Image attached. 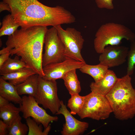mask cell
Here are the masks:
<instances>
[{"label": "cell", "instance_id": "1", "mask_svg": "<svg viewBox=\"0 0 135 135\" xmlns=\"http://www.w3.org/2000/svg\"><path fill=\"white\" fill-rule=\"evenodd\" d=\"M8 4L16 22L21 28L35 26H55L75 22L76 18L69 11L57 6H46L38 0H2Z\"/></svg>", "mask_w": 135, "mask_h": 135}, {"label": "cell", "instance_id": "2", "mask_svg": "<svg viewBox=\"0 0 135 135\" xmlns=\"http://www.w3.org/2000/svg\"><path fill=\"white\" fill-rule=\"evenodd\" d=\"M48 29L47 27L38 26L17 30L8 36L6 46L0 50V54L9 52L12 56L20 57L29 67L43 77L42 52Z\"/></svg>", "mask_w": 135, "mask_h": 135}, {"label": "cell", "instance_id": "3", "mask_svg": "<svg viewBox=\"0 0 135 135\" xmlns=\"http://www.w3.org/2000/svg\"><path fill=\"white\" fill-rule=\"evenodd\" d=\"M115 118L123 120L135 116V90L130 76L126 74L118 79L106 96Z\"/></svg>", "mask_w": 135, "mask_h": 135}, {"label": "cell", "instance_id": "4", "mask_svg": "<svg viewBox=\"0 0 135 135\" xmlns=\"http://www.w3.org/2000/svg\"><path fill=\"white\" fill-rule=\"evenodd\" d=\"M130 42L135 40V34L123 25L109 22L102 25L95 35L94 45L96 52L101 54L107 46L119 45L123 39Z\"/></svg>", "mask_w": 135, "mask_h": 135}, {"label": "cell", "instance_id": "5", "mask_svg": "<svg viewBox=\"0 0 135 135\" xmlns=\"http://www.w3.org/2000/svg\"><path fill=\"white\" fill-rule=\"evenodd\" d=\"M85 96L83 107L78 114L81 118H88L98 120H104L108 118L112 112L106 96L92 92Z\"/></svg>", "mask_w": 135, "mask_h": 135}, {"label": "cell", "instance_id": "6", "mask_svg": "<svg viewBox=\"0 0 135 135\" xmlns=\"http://www.w3.org/2000/svg\"><path fill=\"white\" fill-rule=\"evenodd\" d=\"M44 52L43 54V67L51 64L63 61L66 56L64 46L60 39L56 28L52 26L47 30L44 40Z\"/></svg>", "mask_w": 135, "mask_h": 135}, {"label": "cell", "instance_id": "7", "mask_svg": "<svg viewBox=\"0 0 135 135\" xmlns=\"http://www.w3.org/2000/svg\"><path fill=\"white\" fill-rule=\"evenodd\" d=\"M65 49L67 57L86 63L81 54L84 40L81 33L74 28H63L61 25L55 26Z\"/></svg>", "mask_w": 135, "mask_h": 135}, {"label": "cell", "instance_id": "8", "mask_svg": "<svg viewBox=\"0 0 135 135\" xmlns=\"http://www.w3.org/2000/svg\"><path fill=\"white\" fill-rule=\"evenodd\" d=\"M57 92L56 80H46L39 75L38 90L34 97L39 104L53 114H56L61 106Z\"/></svg>", "mask_w": 135, "mask_h": 135}, {"label": "cell", "instance_id": "9", "mask_svg": "<svg viewBox=\"0 0 135 135\" xmlns=\"http://www.w3.org/2000/svg\"><path fill=\"white\" fill-rule=\"evenodd\" d=\"M22 98V102L19 104V108L24 118L31 117L38 124H42L44 128L50 122L58 120L57 116L50 115L40 106L34 97L24 96Z\"/></svg>", "mask_w": 135, "mask_h": 135}, {"label": "cell", "instance_id": "10", "mask_svg": "<svg viewBox=\"0 0 135 135\" xmlns=\"http://www.w3.org/2000/svg\"><path fill=\"white\" fill-rule=\"evenodd\" d=\"M82 62L68 58L61 62L50 64L43 67L44 76L42 78L48 80L62 79L69 71L80 69L86 64Z\"/></svg>", "mask_w": 135, "mask_h": 135}, {"label": "cell", "instance_id": "11", "mask_svg": "<svg viewBox=\"0 0 135 135\" xmlns=\"http://www.w3.org/2000/svg\"><path fill=\"white\" fill-rule=\"evenodd\" d=\"M128 50V48L119 45L106 47L99 56V63L108 68L121 65L126 61Z\"/></svg>", "mask_w": 135, "mask_h": 135}, {"label": "cell", "instance_id": "12", "mask_svg": "<svg viewBox=\"0 0 135 135\" xmlns=\"http://www.w3.org/2000/svg\"><path fill=\"white\" fill-rule=\"evenodd\" d=\"M61 104L60 108L56 114H62L65 119V123L61 132L62 134L79 135L83 134L88 128V123L76 118L68 110L62 100H61Z\"/></svg>", "mask_w": 135, "mask_h": 135}, {"label": "cell", "instance_id": "13", "mask_svg": "<svg viewBox=\"0 0 135 135\" xmlns=\"http://www.w3.org/2000/svg\"><path fill=\"white\" fill-rule=\"evenodd\" d=\"M118 79L114 72L108 69L102 78L97 82H91L90 85V90L92 92L106 96Z\"/></svg>", "mask_w": 135, "mask_h": 135}, {"label": "cell", "instance_id": "14", "mask_svg": "<svg viewBox=\"0 0 135 135\" xmlns=\"http://www.w3.org/2000/svg\"><path fill=\"white\" fill-rule=\"evenodd\" d=\"M0 96L10 102L20 104L22 98L18 94L16 86L0 78Z\"/></svg>", "mask_w": 135, "mask_h": 135}, {"label": "cell", "instance_id": "15", "mask_svg": "<svg viewBox=\"0 0 135 135\" xmlns=\"http://www.w3.org/2000/svg\"><path fill=\"white\" fill-rule=\"evenodd\" d=\"M39 76L37 74H32L23 82L16 86L19 95L34 97L38 90Z\"/></svg>", "mask_w": 135, "mask_h": 135}, {"label": "cell", "instance_id": "16", "mask_svg": "<svg viewBox=\"0 0 135 135\" xmlns=\"http://www.w3.org/2000/svg\"><path fill=\"white\" fill-rule=\"evenodd\" d=\"M36 74H37L32 68L26 67L16 72L1 76V77L16 86L24 82L31 75Z\"/></svg>", "mask_w": 135, "mask_h": 135}, {"label": "cell", "instance_id": "17", "mask_svg": "<svg viewBox=\"0 0 135 135\" xmlns=\"http://www.w3.org/2000/svg\"><path fill=\"white\" fill-rule=\"evenodd\" d=\"M108 67L100 63L96 65H90L85 64L79 69L82 73L92 76L94 82H97L105 76L108 69Z\"/></svg>", "mask_w": 135, "mask_h": 135}, {"label": "cell", "instance_id": "18", "mask_svg": "<svg viewBox=\"0 0 135 135\" xmlns=\"http://www.w3.org/2000/svg\"><path fill=\"white\" fill-rule=\"evenodd\" d=\"M76 69L71 70L66 74L62 79L64 84L71 95L79 94L81 90L80 83L76 73Z\"/></svg>", "mask_w": 135, "mask_h": 135}, {"label": "cell", "instance_id": "19", "mask_svg": "<svg viewBox=\"0 0 135 135\" xmlns=\"http://www.w3.org/2000/svg\"><path fill=\"white\" fill-rule=\"evenodd\" d=\"M28 67L24 62L16 56L14 58H10L0 67L1 76L16 72L23 68Z\"/></svg>", "mask_w": 135, "mask_h": 135}, {"label": "cell", "instance_id": "20", "mask_svg": "<svg viewBox=\"0 0 135 135\" xmlns=\"http://www.w3.org/2000/svg\"><path fill=\"white\" fill-rule=\"evenodd\" d=\"M19 107H16L12 103L8 104L0 107V118L9 125L20 115Z\"/></svg>", "mask_w": 135, "mask_h": 135}, {"label": "cell", "instance_id": "21", "mask_svg": "<svg viewBox=\"0 0 135 135\" xmlns=\"http://www.w3.org/2000/svg\"><path fill=\"white\" fill-rule=\"evenodd\" d=\"M2 26L0 29V36H10L18 29L20 26L16 22L12 15L10 14L6 16L3 18Z\"/></svg>", "mask_w": 135, "mask_h": 135}, {"label": "cell", "instance_id": "22", "mask_svg": "<svg viewBox=\"0 0 135 135\" xmlns=\"http://www.w3.org/2000/svg\"><path fill=\"white\" fill-rule=\"evenodd\" d=\"M22 117L19 115L9 126L8 135L28 134V128L27 125L21 122Z\"/></svg>", "mask_w": 135, "mask_h": 135}, {"label": "cell", "instance_id": "23", "mask_svg": "<svg viewBox=\"0 0 135 135\" xmlns=\"http://www.w3.org/2000/svg\"><path fill=\"white\" fill-rule=\"evenodd\" d=\"M71 96L68 101L67 106L70 109V112L72 114H78L83 107L85 96H80L79 94H73Z\"/></svg>", "mask_w": 135, "mask_h": 135}, {"label": "cell", "instance_id": "24", "mask_svg": "<svg viewBox=\"0 0 135 135\" xmlns=\"http://www.w3.org/2000/svg\"><path fill=\"white\" fill-rule=\"evenodd\" d=\"M26 120L28 128V135H47L48 134L51 129L49 125L43 131L42 124H38L30 117Z\"/></svg>", "mask_w": 135, "mask_h": 135}, {"label": "cell", "instance_id": "25", "mask_svg": "<svg viewBox=\"0 0 135 135\" xmlns=\"http://www.w3.org/2000/svg\"><path fill=\"white\" fill-rule=\"evenodd\" d=\"M130 49L127 54V74L131 76L133 73L135 65V40L130 42Z\"/></svg>", "mask_w": 135, "mask_h": 135}, {"label": "cell", "instance_id": "26", "mask_svg": "<svg viewBox=\"0 0 135 135\" xmlns=\"http://www.w3.org/2000/svg\"><path fill=\"white\" fill-rule=\"evenodd\" d=\"M97 7L99 8H105L112 10L114 8L113 0H95Z\"/></svg>", "mask_w": 135, "mask_h": 135}, {"label": "cell", "instance_id": "27", "mask_svg": "<svg viewBox=\"0 0 135 135\" xmlns=\"http://www.w3.org/2000/svg\"><path fill=\"white\" fill-rule=\"evenodd\" d=\"M9 125L0 120V135H8Z\"/></svg>", "mask_w": 135, "mask_h": 135}, {"label": "cell", "instance_id": "28", "mask_svg": "<svg viewBox=\"0 0 135 135\" xmlns=\"http://www.w3.org/2000/svg\"><path fill=\"white\" fill-rule=\"evenodd\" d=\"M10 55V53L7 52L0 54V67L9 58Z\"/></svg>", "mask_w": 135, "mask_h": 135}, {"label": "cell", "instance_id": "29", "mask_svg": "<svg viewBox=\"0 0 135 135\" xmlns=\"http://www.w3.org/2000/svg\"><path fill=\"white\" fill-rule=\"evenodd\" d=\"M4 10H7L10 12V9L8 4L2 1L0 3V12Z\"/></svg>", "mask_w": 135, "mask_h": 135}, {"label": "cell", "instance_id": "30", "mask_svg": "<svg viewBox=\"0 0 135 135\" xmlns=\"http://www.w3.org/2000/svg\"><path fill=\"white\" fill-rule=\"evenodd\" d=\"M8 100L0 96V107L2 106L10 103Z\"/></svg>", "mask_w": 135, "mask_h": 135}]
</instances>
